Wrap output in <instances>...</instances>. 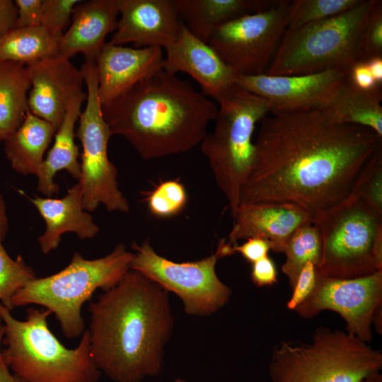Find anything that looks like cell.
<instances>
[{"label": "cell", "instance_id": "6da1fadb", "mask_svg": "<svg viewBox=\"0 0 382 382\" xmlns=\"http://www.w3.org/2000/svg\"><path fill=\"white\" fill-rule=\"evenodd\" d=\"M272 113L261 120L240 204L291 203L314 220L353 197L382 154L373 130L332 122L321 110Z\"/></svg>", "mask_w": 382, "mask_h": 382}, {"label": "cell", "instance_id": "7a4b0ae2", "mask_svg": "<svg viewBox=\"0 0 382 382\" xmlns=\"http://www.w3.org/2000/svg\"><path fill=\"white\" fill-rule=\"evenodd\" d=\"M91 353L115 382L158 375L173 327L168 291L130 269L88 306Z\"/></svg>", "mask_w": 382, "mask_h": 382}, {"label": "cell", "instance_id": "3957f363", "mask_svg": "<svg viewBox=\"0 0 382 382\" xmlns=\"http://www.w3.org/2000/svg\"><path fill=\"white\" fill-rule=\"evenodd\" d=\"M102 111L112 135L124 137L149 160L200 144L218 107L189 81L162 69L102 105Z\"/></svg>", "mask_w": 382, "mask_h": 382}, {"label": "cell", "instance_id": "277c9868", "mask_svg": "<svg viewBox=\"0 0 382 382\" xmlns=\"http://www.w3.org/2000/svg\"><path fill=\"white\" fill-rule=\"evenodd\" d=\"M51 314L30 307L25 320H19L0 303L1 353L7 366L25 382H97L101 372L91 356L88 330L76 348L68 349L48 327Z\"/></svg>", "mask_w": 382, "mask_h": 382}, {"label": "cell", "instance_id": "5b68a950", "mask_svg": "<svg viewBox=\"0 0 382 382\" xmlns=\"http://www.w3.org/2000/svg\"><path fill=\"white\" fill-rule=\"evenodd\" d=\"M382 353L346 331L317 328L308 342L283 340L272 352V382H362L381 373Z\"/></svg>", "mask_w": 382, "mask_h": 382}, {"label": "cell", "instance_id": "8992f818", "mask_svg": "<svg viewBox=\"0 0 382 382\" xmlns=\"http://www.w3.org/2000/svg\"><path fill=\"white\" fill-rule=\"evenodd\" d=\"M217 102L214 127L200 145L233 217L255 161L252 139L255 125L271 111V106L265 98L235 83Z\"/></svg>", "mask_w": 382, "mask_h": 382}, {"label": "cell", "instance_id": "52a82bcc", "mask_svg": "<svg viewBox=\"0 0 382 382\" xmlns=\"http://www.w3.org/2000/svg\"><path fill=\"white\" fill-rule=\"evenodd\" d=\"M133 253L120 243L105 257L88 260L75 253L70 263L52 275L35 278L17 291L13 308L30 304L42 306L54 313L64 335L74 339L82 335L83 303L98 289L115 286L131 269Z\"/></svg>", "mask_w": 382, "mask_h": 382}, {"label": "cell", "instance_id": "ba28073f", "mask_svg": "<svg viewBox=\"0 0 382 382\" xmlns=\"http://www.w3.org/2000/svg\"><path fill=\"white\" fill-rule=\"evenodd\" d=\"M376 0H361L337 16L286 30L266 72L270 76L348 71Z\"/></svg>", "mask_w": 382, "mask_h": 382}, {"label": "cell", "instance_id": "9c48e42d", "mask_svg": "<svg viewBox=\"0 0 382 382\" xmlns=\"http://www.w3.org/2000/svg\"><path fill=\"white\" fill-rule=\"evenodd\" d=\"M321 241L318 273L351 279L382 271V214L353 196L315 219Z\"/></svg>", "mask_w": 382, "mask_h": 382}, {"label": "cell", "instance_id": "30bf717a", "mask_svg": "<svg viewBox=\"0 0 382 382\" xmlns=\"http://www.w3.org/2000/svg\"><path fill=\"white\" fill-rule=\"evenodd\" d=\"M87 88L86 105L79 118L76 137L81 141V177L83 209L95 210L103 204L110 212H128L129 204L119 189L117 170L108 158V145L112 135L105 121L98 93L96 63L85 62L81 68Z\"/></svg>", "mask_w": 382, "mask_h": 382}, {"label": "cell", "instance_id": "8fae6325", "mask_svg": "<svg viewBox=\"0 0 382 382\" xmlns=\"http://www.w3.org/2000/svg\"><path fill=\"white\" fill-rule=\"evenodd\" d=\"M290 1H274L213 30L207 43L236 74H266L286 30Z\"/></svg>", "mask_w": 382, "mask_h": 382}, {"label": "cell", "instance_id": "7c38bea8", "mask_svg": "<svg viewBox=\"0 0 382 382\" xmlns=\"http://www.w3.org/2000/svg\"><path fill=\"white\" fill-rule=\"evenodd\" d=\"M131 269L154 282L182 300L190 315L209 316L229 300L231 289L216 272L215 253L197 261L176 262L158 255L148 240L132 243Z\"/></svg>", "mask_w": 382, "mask_h": 382}, {"label": "cell", "instance_id": "4fadbf2b", "mask_svg": "<svg viewBox=\"0 0 382 382\" xmlns=\"http://www.w3.org/2000/svg\"><path fill=\"white\" fill-rule=\"evenodd\" d=\"M325 310L343 318L347 332L370 343L373 325L382 332V271L351 279L318 273L313 292L294 311L308 319Z\"/></svg>", "mask_w": 382, "mask_h": 382}, {"label": "cell", "instance_id": "5bb4252c", "mask_svg": "<svg viewBox=\"0 0 382 382\" xmlns=\"http://www.w3.org/2000/svg\"><path fill=\"white\" fill-rule=\"evenodd\" d=\"M347 74L343 69H330L290 76L237 74L235 84L267 100L271 112L323 110L336 100Z\"/></svg>", "mask_w": 382, "mask_h": 382}, {"label": "cell", "instance_id": "9a60e30c", "mask_svg": "<svg viewBox=\"0 0 382 382\" xmlns=\"http://www.w3.org/2000/svg\"><path fill=\"white\" fill-rule=\"evenodd\" d=\"M30 87L28 108L57 130L71 101L84 93V79L69 58L57 56L26 66Z\"/></svg>", "mask_w": 382, "mask_h": 382}, {"label": "cell", "instance_id": "2e32d148", "mask_svg": "<svg viewBox=\"0 0 382 382\" xmlns=\"http://www.w3.org/2000/svg\"><path fill=\"white\" fill-rule=\"evenodd\" d=\"M163 69L177 74H189L202 93L217 100L235 83L237 74L207 43L193 35L180 21L175 40L165 49Z\"/></svg>", "mask_w": 382, "mask_h": 382}, {"label": "cell", "instance_id": "e0dca14e", "mask_svg": "<svg viewBox=\"0 0 382 382\" xmlns=\"http://www.w3.org/2000/svg\"><path fill=\"white\" fill-rule=\"evenodd\" d=\"M119 10L112 44L165 49L178 37L180 20L173 0H119Z\"/></svg>", "mask_w": 382, "mask_h": 382}, {"label": "cell", "instance_id": "ac0fdd59", "mask_svg": "<svg viewBox=\"0 0 382 382\" xmlns=\"http://www.w3.org/2000/svg\"><path fill=\"white\" fill-rule=\"evenodd\" d=\"M163 59V49L158 47L132 48L106 42L95 62L101 105L162 69Z\"/></svg>", "mask_w": 382, "mask_h": 382}, {"label": "cell", "instance_id": "d6986e66", "mask_svg": "<svg viewBox=\"0 0 382 382\" xmlns=\"http://www.w3.org/2000/svg\"><path fill=\"white\" fill-rule=\"evenodd\" d=\"M234 225L227 245L249 238L267 240L275 253H284L292 233L303 224L313 221L303 209L291 203L241 204L233 217Z\"/></svg>", "mask_w": 382, "mask_h": 382}, {"label": "cell", "instance_id": "ffe728a7", "mask_svg": "<svg viewBox=\"0 0 382 382\" xmlns=\"http://www.w3.org/2000/svg\"><path fill=\"white\" fill-rule=\"evenodd\" d=\"M119 15V0L81 1L62 36L59 56L70 59L82 53L86 62H96L107 35L117 28Z\"/></svg>", "mask_w": 382, "mask_h": 382}, {"label": "cell", "instance_id": "44dd1931", "mask_svg": "<svg viewBox=\"0 0 382 382\" xmlns=\"http://www.w3.org/2000/svg\"><path fill=\"white\" fill-rule=\"evenodd\" d=\"M46 224L45 232L38 238L43 254L55 250L63 233L72 232L80 239L96 236L99 231L91 214L83 207L81 187L79 183L68 190L62 198L28 197Z\"/></svg>", "mask_w": 382, "mask_h": 382}, {"label": "cell", "instance_id": "7402d4cb", "mask_svg": "<svg viewBox=\"0 0 382 382\" xmlns=\"http://www.w3.org/2000/svg\"><path fill=\"white\" fill-rule=\"evenodd\" d=\"M86 99L84 93L75 98L54 135V141L37 175V190L46 196L59 192L54 182L58 171L66 170L78 181L81 177V166L78 161L79 149L75 143V125L81 112V105Z\"/></svg>", "mask_w": 382, "mask_h": 382}, {"label": "cell", "instance_id": "603a6c76", "mask_svg": "<svg viewBox=\"0 0 382 382\" xmlns=\"http://www.w3.org/2000/svg\"><path fill=\"white\" fill-rule=\"evenodd\" d=\"M179 19L197 37L207 42L216 27L270 6L265 0H173Z\"/></svg>", "mask_w": 382, "mask_h": 382}, {"label": "cell", "instance_id": "cb8c5ba5", "mask_svg": "<svg viewBox=\"0 0 382 382\" xmlns=\"http://www.w3.org/2000/svg\"><path fill=\"white\" fill-rule=\"evenodd\" d=\"M55 132L50 123L28 111L21 125L4 141L11 167L23 175L37 176Z\"/></svg>", "mask_w": 382, "mask_h": 382}, {"label": "cell", "instance_id": "d4e9b609", "mask_svg": "<svg viewBox=\"0 0 382 382\" xmlns=\"http://www.w3.org/2000/svg\"><path fill=\"white\" fill-rule=\"evenodd\" d=\"M381 88L364 91L347 81L336 100L321 110L332 122L351 124L373 130L382 138Z\"/></svg>", "mask_w": 382, "mask_h": 382}, {"label": "cell", "instance_id": "484cf974", "mask_svg": "<svg viewBox=\"0 0 382 382\" xmlns=\"http://www.w3.org/2000/svg\"><path fill=\"white\" fill-rule=\"evenodd\" d=\"M30 87L26 66L0 60V141L10 137L30 111Z\"/></svg>", "mask_w": 382, "mask_h": 382}, {"label": "cell", "instance_id": "4316f807", "mask_svg": "<svg viewBox=\"0 0 382 382\" xmlns=\"http://www.w3.org/2000/svg\"><path fill=\"white\" fill-rule=\"evenodd\" d=\"M62 35L42 25L13 28L0 40V60L28 66L56 57Z\"/></svg>", "mask_w": 382, "mask_h": 382}, {"label": "cell", "instance_id": "83f0119b", "mask_svg": "<svg viewBox=\"0 0 382 382\" xmlns=\"http://www.w3.org/2000/svg\"><path fill=\"white\" fill-rule=\"evenodd\" d=\"M284 253L286 260L282 272L288 279L292 289L302 267L311 262L318 267L321 256V241L318 229L313 221L299 227L286 242Z\"/></svg>", "mask_w": 382, "mask_h": 382}, {"label": "cell", "instance_id": "f1b7e54d", "mask_svg": "<svg viewBox=\"0 0 382 382\" xmlns=\"http://www.w3.org/2000/svg\"><path fill=\"white\" fill-rule=\"evenodd\" d=\"M361 0H294L290 1L286 30L299 28L341 14Z\"/></svg>", "mask_w": 382, "mask_h": 382}, {"label": "cell", "instance_id": "f546056e", "mask_svg": "<svg viewBox=\"0 0 382 382\" xmlns=\"http://www.w3.org/2000/svg\"><path fill=\"white\" fill-rule=\"evenodd\" d=\"M36 278L33 269L21 255L12 259L0 242V303L11 311L15 294Z\"/></svg>", "mask_w": 382, "mask_h": 382}, {"label": "cell", "instance_id": "4dcf8cb0", "mask_svg": "<svg viewBox=\"0 0 382 382\" xmlns=\"http://www.w3.org/2000/svg\"><path fill=\"white\" fill-rule=\"evenodd\" d=\"M187 192L178 180H167L159 184L149 195L147 203L152 214L170 217L180 212L186 205Z\"/></svg>", "mask_w": 382, "mask_h": 382}, {"label": "cell", "instance_id": "1f68e13d", "mask_svg": "<svg viewBox=\"0 0 382 382\" xmlns=\"http://www.w3.org/2000/svg\"><path fill=\"white\" fill-rule=\"evenodd\" d=\"M382 56V1L376 0L359 37L357 61Z\"/></svg>", "mask_w": 382, "mask_h": 382}, {"label": "cell", "instance_id": "d6a6232c", "mask_svg": "<svg viewBox=\"0 0 382 382\" xmlns=\"http://www.w3.org/2000/svg\"><path fill=\"white\" fill-rule=\"evenodd\" d=\"M81 0H42L41 25L54 34H63V30L71 21L75 6Z\"/></svg>", "mask_w": 382, "mask_h": 382}, {"label": "cell", "instance_id": "836d02e7", "mask_svg": "<svg viewBox=\"0 0 382 382\" xmlns=\"http://www.w3.org/2000/svg\"><path fill=\"white\" fill-rule=\"evenodd\" d=\"M354 196L382 214V154L365 173Z\"/></svg>", "mask_w": 382, "mask_h": 382}, {"label": "cell", "instance_id": "e575fe53", "mask_svg": "<svg viewBox=\"0 0 382 382\" xmlns=\"http://www.w3.org/2000/svg\"><path fill=\"white\" fill-rule=\"evenodd\" d=\"M270 243L262 238H249L241 245H227L224 241H219L216 253L219 258L238 253L248 262L253 263L268 255Z\"/></svg>", "mask_w": 382, "mask_h": 382}, {"label": "cell", "instance_id": "d590c367", "mask_svg": "<svg viewBox=\"0 0 382 382\" xmlns=\"http://www.w3.org/2000/svg\"><path fill=\"white\" fill-rule=\"evenodd\" d=\"M318 277V270L315 264L308 262L299 272L286 307L294 311L313 292L315 289Z\"/></svg>", "mask_w": 382, "mask_h": 382}, {"label": "cell", "instance_id": "8d00e7d4", "mask_svg": "<svg viewBox=\"0 0 382 382\" xmlns=\"http://www.w3.org/2000/svg\"><path fill=\"white\" fill-rule=\"evenodd\" d=\"M18 18L15 28L41 25L42 0H15Z\"/></svg>", "mask_w": 382, "mask_h": 382}, {"label": "cell", "instance_id": "74e56055", "mask_svg": "<svg viewBox=\"0 0 382 382\" xmlns=\"http://www.w3.org/2000/svg\"><path fill=\"white\" fill-rule=\"evenodd\" d=\"M250 277L257 286H272L277 282L276 265L268 255L252 263Z\"/></svg>", "mask_w": 382, "mask_h": 382}, {"label": "cell", "instance_id": "f35d334b", "mask_svg": "<svg viewBox=\"0 0 382 382\" xmlns=\"http://www.w3.org/2000/svg\"><path fill=\"white\" fill-rule=\"evenodd\" d=\"M347 80L357 88L364 91L381 88L374 81L365 61L355 62L350 66Z\"/></svg>", "mask_w": 382, "mask_h": 382}, {"label": "cell", "instance_id": "ab89813d", "mask_svg": "<svg viewBox=\"0 0 382 382\" xmlns=\"http://www.w3.org/2000/svg\"><path fill=\"white\" fill-rule=\"evenodd\" d=\"M18 9L12 0H0V40L15 28Z\"/></svg>", "mask_w": 382, "mask_h": 382}, {"label": "cell", "instance_id": "60d3db41", "mask_svg": "<svg viewBox=\"0 0 382 382\" xmlns=\"http://www.w3.org/2000/svg\"><path fill=\"white\" fill-rule=\"evenodd\" d=\"M4 334V326L0 317V382H25L11 371L1 357V340Z\"/></svg>", "mask_w": 382, "mask_h": 382}, {"label": "cell", "instance_id": "b9f144b4", "mask_svg": "<svg viewBox=\"0 0 382 382\" xmlns=\"http://www.w3.org/2000/svg\"><path fill=\"white\" fill-rule=\"evenodd\" d=\"M365 62L374 81L382 86V56L371 57Z\"/></svg>", "mask_w": 382, "mask_h": 382}, {"label": "cell", "instance_id": "7bdbcfd3", "mask_svg": "<svg viewBox=\"0 0 382 382\" xmlns=\"http://www.w3.org/2000/svg\"><path fill=\"white\" fill-rule=\"evenodd\" d=\"M8 230V219L6 215L5 205L0 194V242H1L6 236Z\"/></svg>", "mask_w": 382, "mask_h": 382}, {"label": "cell", "instance_id": "ee69618b", "mask_svg": "<svg viewBox=\"0 0 382 382\" xmlns=\"http://www.w3.org/2000/svg\"><path fill=\"white\" fill-rule=\"evenodd\" d=\"M362 382H382V374L381 373L375 374Z\"/></svg>", "mask_w": 382, "mask_h": 382}, {"label": "cell", "instance_id": "f6af8a7d", "mask_svg": "<svg viewBox=\"0 0 382 382\" xmlns=\"http://www.w3.org/2000/svg\"><path fill=\"white\" fill-rule=\"evenodd\" d=\"M175 382H185V381L182 379H177Z\"/></svg>", "mask_w": 382, "mask_h": 382}]
</instances>
